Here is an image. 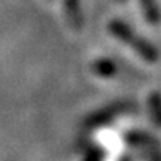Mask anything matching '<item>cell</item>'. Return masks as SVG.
I'll return each instance as SVG.
<instances>
[{
	"label": "cell",
	"mask_w": 161,
	"mask_h": 161,
	"mask_svg": "<svg viewBox=\"0 0 161 161\" xmlns=\"http://www.w3.org/2000/svg\"><path fill=\"white\" fill-rule=\"evenodd\" d=\"M109 29H110V33H112V35H115L116 37H119L121 40H124V42H127L130 46H133L143 58H146V60H155L157 58L155 49L151 45H148L143 39L133 36L130 29H128L127 25H124L122 23L114 21V23H110Z\"/></svg>",
	"instance_id": "1"
},
{
	"label": "cell",
	"mask_w": 161,
	"mask_h": 161,
	"mask_svg": "<svg viewBox=\"0 0 161 161\" xmlns=\"http://www.w3.org/2000/svg\"><path fill=\"white\" fill-rule=\"evenodd\" d=\"M142 5H143V11H145V15H146V19L152 24L158 23L160 14H158V9L155 8L154 0H142Z\"/></svg>",
	"instance_id": "2"
},
{
	"label": "cell",
	"mask_w": 161,
	"mask_h": 161,
	"mask_svg": "<svg viewBox=\"0 0 161 161\" xmlns=\"http://www.w3.org/2000/svg\"><path fill=\"white\" fill-rule=\"evenodd\" d=\"M151 109H152V115H154V119H155V122L158 124V125H161V98L158 97V96H152V98H151Z\"/></svg>",
	"instance_id": "3"
}]
</instances>
